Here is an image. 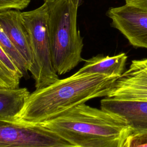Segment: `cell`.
<instances>
[{
  "mask_svg": "<svg viewBox=\"0 0 147 147\" xmlns=\"http://www.w3.org/2000/svg\"><path fill=\"white\" fill-rule=\"evenodd\" d=\"M125 4L147 11V0H125Z\"/></svg>",
  "mask_w": 147,
  "mask_h": 147,
  "instance_id": "2e32d148",
  "label": "cell"
},
{
  "mask_svg": "<svg viewBox=\"0 0 147 147\" xmlns=\"http://www.w3.org/2000/svg\"><path fill=\"white\" fill-rule=\"evenodd\" d=\"M18 10H8L0 12V26L13 44L22 55L28 71L33 65V58L29 37Z\"/></svg>",
  "mask_w": 147,
  "mask_h": 147,
  "instance_id": "9c48e42d",
  "label": "cell"
},
{
  "mask_svg": "<svg viewBox=\"0 0 147 147\" xmlns=\"http://www.w3.org/2000/svg\"><path fill=\"white\" fill-rule=\"evenodd\" d=\"M106 15L132 46L147 49V11L125 4L109 8Z\"/></svg>",
  "mask_w": 147,
  "mask_h": 147,
  "instance_id": "8992f818",
  "label": "cell"
},
{
  "mask_svg": "<svg viewBox=\"0 0 147 147\" xmlns=\"http://www.w3.org/2000/svg\"><path fill=\"white\" fill-rule=\"evenodd\" d=\"M22 21L28 32L33 63L29 69L34 80L36 90L48 86L59 79L53 68L48 29L47 4L21 13Z\"/></svg>",
  "mask_w": 147,
  "mask_h": 147,
  "instance_id": "277c9868",
  "label": "cell"
},
{
  "mask_svg": "<svg viewBox=\"0 0 147 147\" xmlns=\"http://www.w3.org/2000/svg\"><path fill=\"white\" fill-rule=\"evenodd\" d=\"M38 125L78 147H123L131 133L119 116L85 103Z\"/></svg>",
  "mask_w": 147,
  "mask_h": 147,
  "instance_id": "7a4b0ae2",
  "label": "cell"
},
{
  "mask_svg": "<svg viewBox=\"0 0 147 147\" xmlns=\"http://www.w3.org/2000/svg\"><path fill=\"white\" fill-rule=\"evenodd\" d=\"M123 147H147V131L130 134L126 138Z\"/></svg>",
  "mask_w": 147,
  "mask_h": 147,
  "instance_id": "5bb4252c",
  "label": "cell"
},
{
  "mask_svg": "<svg viewBox=\"0 0 147 147\" xmlns=\"http://www.w3.org/2000/svg\"><path fill=\"white\" fill-rule=\"evenodd\" d=\"M72 147H78V146H72Z\"/></svg>",
  "mask_w": 147,
  "mask_h": 147,
  "instance_id": "d6986e66",
  "label": "cell"
},
{
  "mask_svg": "<svg viewBox=\"0 0 147 147\" xmlns=\"http://www.w3.org/2000/svg\"><path fill=\"white\" fill-rule=\"evenodd\" d=\"M0 47L22 74L23 77L28 76L29 71L26 61L1 26Z\"/></svg>",
  "mask_w": 147,
  "mask_h": 147,
  "instance_id": "4fadbf2b",
  "label": "cell"
},
{
  "mask_svg": "<svg viewBox=\"0 0 147 147\" xmlns=\"http://www.w3.org/2000/svg\"><path fill=\"white\" fill-rule=\"evenodd\" d=\"M48 10V29L52 65L64 75L84 60L83 37L77 26L76 7L70 0H44Z\"/></svg>",
  "mask_w": 147,
  "mask_h": 147,
  "instance_id": "3957f363",
  "label": "cell"
},
{
  "mask_svg": "<svg viewBox=\"0 0 147 147\" xmlns=\"http://www.w3.org/2000/svg\"><path fill=\"white\" fill-rule=\"evenodd\" d=\"M100 109L123 119L131 134L147 131V100L116 99L105 96Z\"/></svg>",
  "mask_w": 147,
  "mask_h": 147,
  "instance_id": "52a82bcc",
  "label": "cell"
},
{
  "mask_svg": "<svg viewBox=\"0 0 147 147\" xmlns=\"http://www.w3.org/2000/svg\"><path fill=\"white\" fill-rule=\"evenodd\" d=\"M32 0H0V12L14 9L21 10L26 8Z\"/></svg>",
  "mask_w": 147,
  "mask_h": 147,
  "instance_id": "9a60e30c",
  "label": "cell"
},
{
  "mask_svg": "<svg viewBox=\"0 0 147 147\" xmlns=\"http://www.w3.org/2000/svg\"><path fill=\"white\" fill-rule=\"evenodd\" d=\"M119 77L101 74L71 76L30 93L17 120L38 125L98 97L106 96Z\"/></svg>",
  "mask_w": 147,
  "mask_h": 147,
  "instance_id": "6da1fadb",
  "label": "cell"
},
{
  "mask_svg": "<svg viewBox=\"0 0 147 147\" xmlns=\"http://www.w3.org/2000/svg\"><path fill=\"white\" fill-rule=\"evenodd\" d=\"M30 94L26 87H0V119L16 121Z\"/></svg>",
  "mask_w": 147,
  "mask_h": 147,
  "instance_id": "8fae6325",
  "label": "cell"
},
{
  "mask_svg": "<svg viewBox=\"0 0 147 147\" xmlns=\"http://www.w3.org/2000/svg\"><path fill=\"white\" fill-rule=\"evenodd\" d=\"M40 125L0 119V147H72Z\"/></svg>",
  "mask_w": 147,
  "mask_h": 147,
  "instance_id": "5b68a950",
  "label": "cell"
},
{
  "mask_svg": "<svg viewBox=\"0 0 147 147\" xmlns=\"http://www.w3.org/2000/svg\"><path fill=\"white\" fill-rule=\"evenodd\" d=\"M106 96L147 100V68L131 61L130 68L116 80Z\"/></svg>",
  "mask_w": 147,
  "mask_h": 147,
  "instance_id": "ba28073f",
  "label": "cell"
},
{
  "mask_svg": "<svg viewBox=\"0 0 147 147\" xmlns=\"http://www.w3.org/2000/svg\"><path fill=\"white\" fill-rule=\"evenodd\" d=\"M127 56L121 53L113 56L98 55L84 60L83 66L75 75L101 74L107 76L119 77L124 72Z\"/></svg>",
  "mask_w": 147,
  "mask_h": 147,
  "instance_id": "30bf717a",
  "label": "cell"
},
{
  "mask_svg": "<svg viewBox=\"0 0 147 147\" xmlns=\"http://www.w3.org/2000/svg\"><path fill=\"white\" fill-rule=\"evenodd\" d=\"M22 77V74L0 47V87L19 88Z\"/></svg>",
  "mask_w": 147,
  "mask_h": 147,
  "instance_id": "7c38bea8",
  "label": "cell"
},
{
  "mask_svg": "<svg viewBox=\"0 0 147 147\" xmlns=\"http://www.w3.org/2000/svg\"><path fill=\"white\" fill-rule=\"evenodd\" d=\"M135 64L147 68V58L141 60H134L132 61Z\"/></svg>",
  "mask_w": 147,
  "mask_h": 147,
  "instance_id": "e0dca14e",
  "label": "cell"
},
{
  "mask_svg": "<svg viewBox=\"0 0 147 147\" xmlns=\"http://www.w3.org/2000/svg\"><path fill=\"white\" fill-rule=\"evenodd\" d=\"M72 3L76 7L78 8V7L80 6V3H81V1L82 0H70Z\"/></svg>",
  "mask_w": 147,
  "mask_h": 147,
  "instance_id": "ac0fdd59",
  "label": "cell"
}]
</instances>
